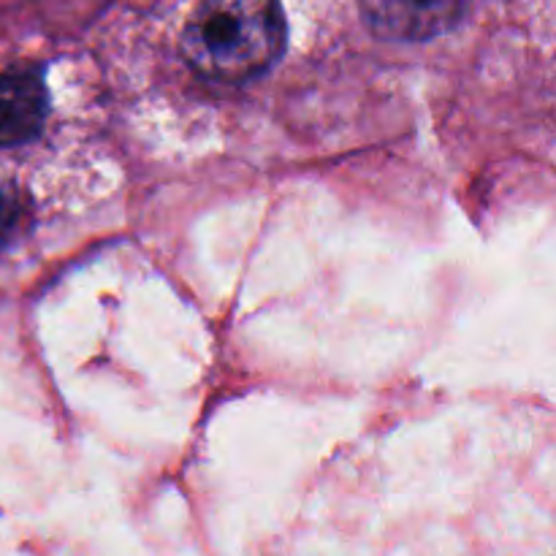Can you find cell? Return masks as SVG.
<instances>
[{"mask_svg":"<svg viewBox=\"0 0 556 556\" xmlns=\"http://www.w3.org/2000/svg\"><path fill=\"white\" fill-rule=\"evenodd\" d=\"M280 0H201L185 22V60L215 81H248L269 71L286 49Z\"/></svg>","mask_w":556,"mask_h":556,"instance_id":"obj_1","label":"cell"},{"mask_svg":"<svg viewBox=\"0 0 556 556\" xmlns=\"http://www.w3.org/2000/svg\"><path fill=\"white\" fill-rule=\"evenodd\" d=\"M369 30L394 41H424L451 30L470 0H358Z\"/></svg>","mask_w":556,"mask_h":556,"instance_id":"obj_2","label":"cell"},{"mask_svg":"<svg viewBox=\"0 0 556 556\" xmlns=\"http://www.w3.org/2000/svg\"><path fill=\"white\" fill-rule=\"evenodd\" d=\"M47 87L38 71H5L0 76V147L36 139L47 117Z\"/></svg>","mask_w":556,"mask_h":556,"instance_id":"obj_3","label":"cell"},{"mask_svg":"<svg viewBox=\"0 0 556 556\" xmlns=\"http://www.w3.org/2000/svg\"><path fill=\"white\" fill-rule=\"evenodd\" d=\"M25 215V201H22L20 188L14 182L0 179V248L11 239V233L20 226Z\"/></svg>","mask_w":556,"mask_h":556,"instance_id":"obj_4","label":"cell"}]
</instances>
